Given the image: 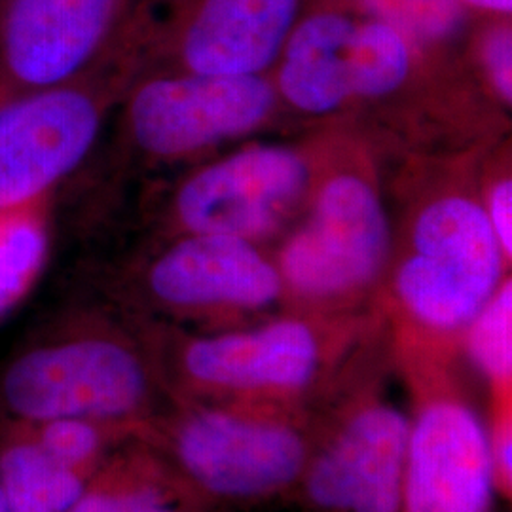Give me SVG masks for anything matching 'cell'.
<instances>
[{
    "label": "cell",
    "mask_w": 512,
    "mask_h": 512,
    "mask_svg": "<svg viewBox=\"0 0 512 512\" xmlns=\"http://www.w3.org/2000/svg\"><path fill=\"white\" fill-rule=\"evenodd\" d=\"M148 370L124 340L46 325L0 368V414L14 429L52 420L105 421L145 403Z\"/></svg>",
    "instance_id": "cell-1"
},
{
    "label": "cell",
    "mask_w": 512,
    "mask_h": 512,
    "mask_svg": "<svg viewBox=\"0 0 512 512\" xmlns=\"http://www.w3.org/2000/svg\"><path fill=\"white\" fill-rule=\"evenodd\" d=\"M112 95L95 76L0 99V217L52 202L92 154Z\"/></svg>",
    "instance_id": "cell-2"
},
{
    "label": "cell",
    "mask_w": 512,
    "mask_h": 512,
    "mask_svg": "<svg viewBox=\"0 0 512 512\" xmlns=\"http://www.w3.org/2000/svg\"><path fill=\"white\" fill-rule=\"evenodd\" d=\"M505 253L484 205L467 196L427 203L410 232V255L397 274L408 311L435 329L469 325L501 285Z\"/></svg>",
    "instance_id": "cell-3"
},
{
    "label": "cell",
    "mask_w": 512,
    "mask_h": 512,
    "mask_svg": "<svg viewBox=\"0 0 512 512\" xmlns=\"http://www.w3.org/2000/svg\"><path fill=\"white\" fill-rule=\"evenodd\" d=\"M274 103L262 76L150 74L126 97L124 137L148 164H175L258 128Z\"/></svg>",
    "instance_id": "cell-4"
},
{
    "label": "cell",
    "mask_w": 512,
    "mask_h": 512,
    "mask_svg": "<svg viewBox=\"0 0 512 512\" xmlns=\"http://www.w3.org/2000/svg\"><path fill=\"white\" fill-rule=\"evenodd\" d=\"M281 54L279 93L306 114H330L359 97H384L410 73L408 42L397 29L338 14L306 19Z\"/></svg>",
    "instance_id": "cell-5"
},
{
    "label": "cell",
    "mask_w": 512,
    "mask_h": 512,
    "mask_svg": "<svg viewBox=\"0 0 512 512\" xmlns=\"http://www.w3.org/2000/svg\"><path fill=\"white\" fill-rule=\"evenodd\" d=\"M308 181V164L293 148H243L186 177L173 194L169 222L181 234L253 241L274 232Z\"/></svg>",
    "instance_id": "cell-6"
},
{
    "label": "cell",
    "mask_w": 512,
    "mask_h": 512,
    "mask_svg": "<svg viewBox=\"0 0 512 512\" xmlns=\"http://www.w3.org/2000/svg\"><path fill=\"white\" fill-rule=\"evenodd\" d=\"M389 239L376 188L357 173H338L321 186L310 219L283 247L281 275L298 293H349L382 270Z\"/></svg>",
    "instance_id": "cell-7"
},
{
    "label": "cell",
    "mask_w": 512,
    "mask_h": 512,
    "mask_svg": "<svg viewBox=\"0 0 512 512\" xmlns=\"http://www.w3.org/2000/svg\"><path fill=\"white\" fill-rule=\"evenodd\" d=\"M124 0H0V99L99 76Z\"/></svg>",
    "instance_id": "cell-8"
},
{
    "label": "cell",
    "mask_w": 512,
    "mask_h": 512,
    "mask_svg": "<svg viewBox=\"0 0 512 512\" xmlns=\"http://www.w3.org/2000/svg\"><path fill=\"white\" fill-rule=\"evenodd\" d=\"M492 442L475 414L429 406L408 439L403 499L408 512H486L494 486Z\"/></svg>",
    "instance_id": "cell-9"
},
{
    "label": "cell",
    "mask_w": 512,
    "mask_h": 512,
    "mask_svg": "<svg viewBox=\"0 0 512 512\" xmlns=\"http://www.w3.org/2000/svg\"><path fill=\"white\" fill-rule=\"evenodd\" d=\"M148 294L169 308H262L281 291V274L247 239L181 234L150 258Z\"/></svg>",
    "instance_id": "cell-10"
},
{
    "label": "cell",
    "mask_w": 512,
    "mask_h": 512,
    "mask_svg": "<svg viewBox=\"0 0 512 512\" xmlns=\"http://www.w3.org/2000/svg\"><path fill=\"white\" fill-rule=\"evenodd\" d=\"M184 469L207 490L258 495L289 484L304 465L300 437L281 425L207 412L179 433Z\"/></svg>",
    "instance_id": "cell-11"
},
{
    "label": "cell",
    "mask_w": 512,
    "mask_h": 512,
    "mask_svg": "<svg viewBox=\"0 0 512 512\" xmlns=\"http://www.w3.org/2000/svg\"><path fill=\"white\" fill-rule=\"evenodd\" d=\"M410 427L393 408H368L317 459L311 499L327 509L399 512Z\"/></svg>",
    "instance_id": "cell-12"
},
{
    "label": "cell",
    "mask_w": 512,
    "mask_h": 512,
    "mask_svg": "<svg viewBox=\"0 0 512 512\" xmlns=\"http://www.w3.org/2000/svg\"><path fill=\"white\" fill-rule=\"evenodd\" d=\"M298 0H203L179 57L186 73L260 76L281 55Z\"/></svg>",
    "instance_id": "cell-13"
},
{
    "label": "cell",
    "mask_w": 512,
    "mask_h": 512,
    "mask_svg": "<svg viewBox=\"0 0 512 512\" xmlns=\"http://www.w3.org/2000/svg\"><path fill=\"white\" fill-rule=\"evenodd\" d=\"M317 361V340L298 321L202 338L184 351L192 378L224 387H300L310 382Z\"/></svg>",
    "instance_id": "cell-14"
},
{
    "label": "cell",
    "mask_w": 512,
    "mask_h": 512,
    "mask_svg": "<svg viewBox=\"0 0 512 512\" xmlns=\"http://www.w3.org/2000/svg\"><path fill=\"white\" fill-rule=\"evenodd\" d=\"M0 448V492L12 512H69L86 490L84 473L52 458L27 429Z\"/></svg>",
    "instance_id": "cell-15"
},
{
    "label": "cell",
    "mask_w": 512,
    "mask_h": 512,
    "mask_svg": "<svg viewBox=\"0 0 512 512\" xmlns=\"http://www.w3.org/2000/svg\"><path fill=\"white\" fill-rule=\"evenodd\" d=\"M50 203L0 217V317L18 306L46 266Z\"/></svg>",
    "instance_id": "cell-16"
},
{
    "label": "cell",
    "mask_w": 512,
    "mask_h": 512,
    "mask_svg": "<svg viewBox=\"0 0 512 512\" xmlns=\"http://www.w3.org/2000/svg\"><path fill=\"white\" fill-rule=\"evenodd\" d=\"M469 325V351L476 366L494 380H509L512 370L511 281L499 285Z\"/></svg>",
    "instance_id": "cell-17"
},
{
    "label": "cell",
    "mask_w": 512,
    "mask_h": 512,
    "mask_svg": "<svg viewBox=\"0 0 512 512\" xmlns=\"http://www.w3.org/2000/svg\"><path fill=\"white\" fill-rule=\"evenodd\" d=\"M366 4L403 37H444L459 21L458 0H366Z\"/></svg>",
    "instance_id": "cell-18"
},
{
    "label": "cell",
    "mask_w": 512,
    "mask_h": 512,
    "mask_svg": "<svg viewBox=\"0 0 512 512\" xmlns=\"http://www.w3.org/2000/svg\"><path fill=\"white\" fill-rule=\"evenodd\" d=\"M18 429H27L52 458L80 473H84L88 463L101 450V433L97 421L52 420Z\"/></svg>",
    "instance_id": "cell-19"
},
{
    "label": "cell",
    "mask_w": 512,
    "mask_h": 512,
    "mask_svg": "<svg viewBox=\"0 0 512 512\" xmlns=\"http://www.w3.org/2000/svg\"><path fill=\"white\" fill-rule=\"evenodd\" d=\"M69 512H175L158 492L131 490H84Z\"/></svg>",
    "instance_id": "cell-20"
},
{
    "label": "cell",
    "mask_w": 512,
    "mask_h": 512,
    "mask_svg": "<svg viewBox=\"0 0 512 512\" xmlns=\"http://www.w3.org/2000/svg\"><path fill=\"white\" fill-rule=\"evenodd\" d=\"M482 59L495 92L503 101L511 103L512 38L509 29H495L488 35L484 40Z\"/></svg>",
    "instance_id": "cell-21"
},
{
    "label": "cell",
    "mask_w": 512,
    "mask_h": 512,
    "mask_svg": "<svg viewBox=\"0 0 512 512\" xmlns=\"http://www.w3.org/2000/svg\"><path fill=\"white\" fill-rule=\"evenodd\" d=\"M486 217L505 256L512 255V181L501 179L492 186L484 205Z\"/></svg>",
    "instance_id": "cell-22"
},
{
    "label": "cell",
    "mask_w": 512,
    "mask_h": 512,
    "mask_svg": "<svg viewBox=\"0 0 512 512\" xmlns=\"http://www.w3.org/2000/svg\"><path fill=\"white\" fill-rule=\"evenodd\" d=\"M511 431L507 427V431H501L497 435V440L492 444V459H494V467L501 471V475H507V480H511Z\"/></svg>",
    "instance_id": "cell-23"
},
{
    "label": "cell",
    "mask_w": 512,
    "mask_h": 512,
    "mask_svg": "<svg viewBox=\"0 0 512 512\" xmlns=\"http://www.w3.org/2000/svg\"><path fill=\"white\" fill-rule=\"evenodd\" d=\"M469 4L484 8V10H494V12H511L512 0H467Z\"/></svg>",
    "instance_id": "cell-24"
},
{
    "label": "cell",
    "mask_w": 512,
    "mask_h": 512,
    "mask_svg": "<svg viewBox=\"0 0 512 512\" xmlns=\"http://www.w3.org/2000/svg\"><path fill=\"white\" fill-rule=\"evenodd\" d=\"M0 512H12L10 511V507H8V503H6V499H4L2 492H0Z\"/></svg>",
    "instance_id": "cell-25"
}]
</instances>
